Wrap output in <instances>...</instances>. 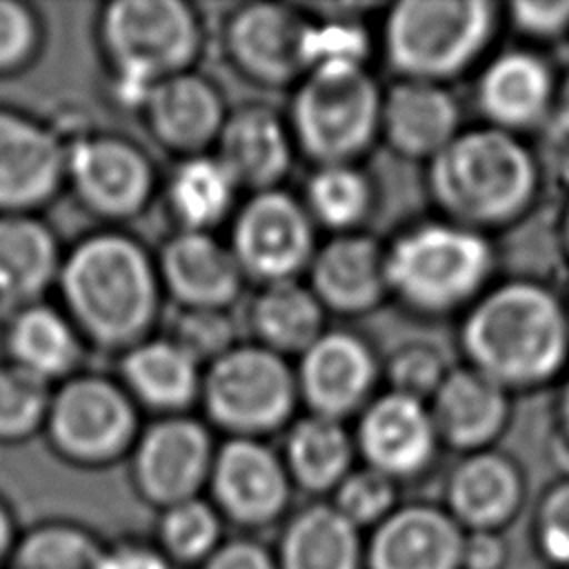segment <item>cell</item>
<instances>
[{"mask_svg":"<svg viewBox=\"0 0 569 569\" xmlns=\"http://www.w3.org/2000/svg\"><path fill=\"white\" fill-rule=\"evenodd\" d=\"M465 365L511 396L560 380L569 367V309L545 282H493L460 322Z\"/></svg>","mask_w":569,"mask_h":569,"instance_id":"1","label":"cell"},{"mask_svg":"<svg viewBox=\"0 0 569 569\" xmlns=\"http://www.w3.org/2000/svg\"><path fill=\"white\" fill-rule=\"evenodd\" d=\"M545 171L522 136L489 124L462 129L429 160L431 198L460 227L491 238L536 207Z\"/></svg>","mask_w":569,"mask_h":569,"instance_id":"2","label":"cell"},{"mask_svg":"<svg viewBox=\"0 0 569 569\" xmlns=\"http://www.w3.org/2000/svg\"><path fill=\"white\" fill-rule=\"evenodd\" d=\"M489 236L451 220L402 233L385 253V278L402 302L427 316L467 311L496 280Z\"/></svg>","mask_w":569,"mask_h":569,"instance_id":"3","label":"cell"},{"mask_svg":"<svg viewBox=\"0 0 569 569\" xmlns=\"http://www.w3.org/2000/svg\"><path fill=\"white\" fill-rule=\"evenodd\" d=\"M64 298L82 327L118 345L142 333L153 316L156 284L142 249L122 236H93L62 269Z\"/></svg>","mask_w":569,"mask_h":569,"instance_id":"4","label":"cell"},{"mask_svg":"<svg viewBox=\"0 0 569 569\" xmlns=\"http://www.w3.org/2000/svg\"><path fill=\"white\" fill-rule=\"evenodd\" d=\"M500 20L491 0H405L387 16V56L407 80L442 84L489 51Z\"/></svg>","mask_w":569,"mask_h":569,"instance_id":"5","label":"cell"},{"mask_svg":"<svg viewBox=\"0 0 569 569\" xmlns=\"http://www.w3.org/2000/svg\"><path fill=\"white\" fill-rule=\"evenodd\" d=\"M382 102L362 69L311 71L293 102L302 147L327 164H342L371 140Z\"/></svg>","mask_w":569,"mask_h":569,"instance_id":"6","label":"cell"},{"mask_svg":"<svg viewBox=\"0 0 569 569\" xmlns=\"http://www.w3.org/2000/svg\"><path fill=\"white\" fill-rule=\"evenodd\" d=\"M104 42L118 71L151 82L176 76L193 56L198 29L191 11L176 0H120L102 22Z\"/></svg>","mask_w":569,"mask_h":569,"instance_id":"7","label":"cell"},{"mask_svg":"<svg viewBox=\"0 0 569 569\" xmlns=\"http://www.w3.org/2000/svg\"><path fill=\"white\" fill-rule=\"evenodd\" d=\"M204 398L216 422L253 433L280 425L293 405V376L276 351L242 347L213 360Z\"/></svg>","mask_w":569,"mask_h":569,"instance_id":"8","label":"cell"},{"mask_svg":"<svg viewBox=\"0 0 569 569\" xmlns=\"http://www.w3.org/2000/svg\"><path fill=\"white\" fill-rule=\"evenodd\" d=\"M560 73L533 47H511L493 53L476 80V107L482 124L527 136L547 129Z\"/></svg>","mask_w":569,"mask_h":569,"instance_id":"9","label":"cell"},{"mask_svg":"<svg viewBox=\"0 0 569 569\" xmlns=\"http://www.w3.org/2000/svg\"><path fill=\"white\" fill-rule=\"evenodd\" d=\"M47 425L53 445L67 458L100 465L129 445L133 411L107 380L78 378L49 402Z\"/></svg>","mask_w":569,"mask_h":569,"instance_id":"10","label":"cell"},{"mask_svg":"<svg viewBox=\"0 0 569 569\" xmlns=\"http://www.w3.org/2000/svg\"><path fill=\"white\" fill-rule=\"evenodd\" d=\"M465 536L442 505H398L365 538V569H462Z\"/></svg>","mask_w":569,"mask_h":569,"instance_id":"11","label":"cell"},{"mask_svg":"<svg viewBox=\"0 0 569 569\" xmlns=\"http://www.w3.org/2000/svg\"><path fill=\"white\" fill-rule=\"evenodd\" d=\"M527 502V478L498 449L465 453L445 482V509L467 531L505 533Z\"/></svg>","mask_w":569,"mask_h":569,"instance_id":"12","label":"cell"},{"mask_svg":"<svg viewBox=\"0 0 569 569\" xmlns=\"http://www.w3.org/2000/svg\"><path fill=\"white\" fill-rule=\"evenodd\" d=\"M311 256V229L298 202L280 191L249 200L233 229V258L240 269L278 282L289 280Z\"/></svg>","mask_w":569,"mask_h":569,"instance_id":"13","label":"cell"},{"mask_svg":"<svg viewBox=\"0 0 569 569\" xmlns=\"http://www.w3.org/2000/svg\"><path fill=\"white\" fill-rule=\"evenodd\" d=\"M211 493L220 516L244 527L273 522L289 502L287 467L260 442L231 440L211 462Z\"/></svg>","mask_w":569,"mask_h":569,"instance_id":"14","label":"cell"},{"mask_svg":"<svg viewBox=\"0 0 569 569\" xmlns=\"http://www.w3.org/2000/svg\"><path fill=\"white\" fill-rule=\"evenodd\" d=\"M207 431L191 420L173 418L153 425L138 442L133 478L140 493L162 509L198 498L211 473Z\"/></svg>","mask_w":569,"mask_h":569,"instance_id":"15","label":"cell"},{"mask_svg":"<svg viewBox=\"0 0 569 569\" xmlns=\"http://www.w3.org/2000/svg\"><path fill=\"white\" fill-rule=\"evenodd\" d=\"M358 442L369 467L393 482L425 473L440 447L429 407L396 391L365 411Z\"/></svg>","mask_w":569,"mask_h":569,"instance_id":"16","label":"cell"},{"mask_svg":"<svg viewBox=\"0 0 569 569\" xmlns=\"http://www.w3.org/2000/svg\"><path fill=\"white\" fill-rule=\"evenodd\" d=\"M440 445L462 453L496 449L513 416V396L462 365L449 369L429 407Z\"/></svg>","mask_w":569,"mask_h":569,"instance_id":"17","label":"cell"},{"mask_svg":"<svg viewBox=\"0 0 569 569\" xmlns=\"http://www.w3.org/2000/svg\"><path fill=\"white\" fill-rule=\"evenodd\" d=\"M62 173L60 142L38 122L0 109V216L47 200Z\"/></svg>","mask_w":569,"mask_h":569,"instance_id":"18","label":"cell"},{"mask_svg":"<svg viewBox=\"0 0 569 569\" xmlns=\"http://www.w3.org/2000/svg\"><path fill=\"white\" fill-rule=\"evenodd\" d=\"M67 164L78 193L100 213L127 216L149 193V164L122 140H80L71 147Z\"/></svg>","mask_w":569,"mask_h":569,"instance_id":"19","label":"cell"},{"mask_svg":"<svg viewBox=\"0 0 569 569\" xmlns=\"http://www.w3.org/2000/svg\"><path fill=\"white\" fill-rule=\"evenodd\" d=\"M380 120L389 142L409 158L431 160L462 131L451 91L422 80L396 84L385 98Z\"/></svg>","mask_w":569,"mask_h":569,"instance_id":"20","label":"cell"},{"mask_svg":"<svg viewBox=\"0 0 569 569\" xmlns=\"http://www.w3.org/2000/svg\"><path fill=\"white\" fill-rule=\"evenodd\" d=\"M373 380L369 349L349 333L318 336L300 362V389L316 416L338 418L351 411Z\"/></svg>","mask_w":569,"mask_h":569,"instance_id":"21","label":"cell"},{"mask_svg":"<svg viewBox=\"0 0 569 569\" xmlns=\"http://www.w3.org/2000/svg\"><path fill=\"white\" fill-rule=\"evenodd\" d=\"M278 569H365V538L331 505H309L284 525Z\"/></svg>","mask_w":569,"mask_h":569,"instance_id":"22","label":"cell"},{"mask_svg":"<svg viewBox=\"0 0 569 569\" xmlns=\"http://www.w3.org/2000/svg\"><path fill=\"white\" fill-rule=\"evenodd\" d=\"M162 273L169 289L193 309L229 302L240 284V264L233 253L211 236L191 229L162 249Z\"/></svg>","mask_w":569,"mask_h":569,"instance_id":"23","label":"cell"},{"mask_svg":"<svg viewBox=\"0 0 569 569\" xmlns=\"http://www.w3.org/2000/svg\"><path fill=\"white\" fill-rule=\"evenodd\" d=\"M302 27L284 7L249 4L231 22V51L244 71L271 82L287 80L302 67Z\"/></svg>","mask_w":569,"mask_h":569,"instance_id":"24","label":"cell"},{"mask_svg":"<svg viewBox=\"0 0 569 569\" xmlns=\"http://www.w3.org/2000/svg\"><path fill=\"white\" fill-rule=\"evenodd\" d=\"M311 271L318 298L338 311H362L387 287L385 256L362 236H340L325 244Z\"/></svg>","mask_w":569,"mask_h":569,"instance_id":"25","label":"cell"},{"mask_svg":"<svg viewBox=\"0 0 569 569\" xmlns=\"http://www.w3.org/2000/svg\"><path fill=\"white\" fill-rule=\"evenodd\" d=\"M236 184L267 189L289 167V142L278 118L251 107L236 113L220 131V158Z\"/></svg>","mask_w":569,"mask_h":569,"instance_id":"26","label":"cell"},{"mask_svg":"<svg viewBox=\"0 0 569 569\" xmlns=\"http://www.w3.org/2000/svg\"><path fill=\"white\" fill-rule=\"evenodd\" d=\"M156 133L173 147L193 149L222 129L216 91L200 78L176 73L160 80L147 100Z\"/></svg>","mask_w":569,"mask_h":569,"instance_id":"27","label":"cell"},{"mask_svg":"<svg viewBox=\"0 0 569 569\" xmlns=\"http://www.w3.org/2000/svg\"><path fill=\"white\" fill-rule=\"evenodd\" d=\"M56 269L51 233L27 213L0 216V300L31 302Z\"/></svg>","mask_w":569,"mask_h":569,"instance_id":"28","label":"cell"},{"mask_svg":"<svg viewBox=\"0 0 569 569\" xmlns=\"http://www.w3.org/2000/svg\"><path fill=\"white\" fill-rule=\"evenodd\" d=\"M351 442L338 420L311 416L300 420L287 442V473L307 491L336 489L349 473Z\"/></svg>","mask_w":569,"mask_h":569,"instance_id":"29","label":"cell"},{"mask_svg":"<svg viewBox=\"0 0 569 569\" xmlns=\"http://www.w3.org/2000/svg\"><path fill=\"white\" fill-rule=\"evenodd\" d=\"M9 362L40 376L67 371L78 353L71 327L49 307L27 305L7 329Z\"/></svg>","mask_w":569,"mask_h":569,"instance_id":"30","label":"cell"},{"mask_svg":"<svg viewBox=\"0 0 569 569\" xmlns=\"http://www.w3.org/2000/svg\"><path fill=\"white\" fill-rule=\"evenodd\" d=\"M318 298L291 280L269 282L253 302V327L280 351H305L320 331Z\"/></svg>","mask_w":569,"mask_h":569,"instance_id":"31","label":"cell"},{"mask_svg":"<svg viewBox=\"0 0 569 569\" xmlns=\"http://www.w3.org/2000/svg\"><path fill=\"white\" fill-rule=\"evenodd\" d=\"M124 376L133 391L156 407H182L196 391V360L171 340L136 347L124 358Z\"/></svg>","mask_w":569,"mask_h":569,"instance_id":"32","label":"cell"},{"mask_svg":"<svg viewBox=\"0 0 569 569\" xmlns=\"http://www.w3.org/2000/svg\"><path fill=\"white\" fill-rule=\"evenodd\" d=\"M107 545L69 522H42L18 533L4 569H102Z\"/></svg>","mask_w":569,"mask_h":569,"instance_id":"33","label":"cell"},{"mask_svg":"<svg viewBox=\"0 0 569 569\" xmlns=\"http://www.w3.org/2000/svg\"><path fill=\"white\" fill-rule=\"evenodd\" d=\"M220 511L200 498L167 507L158 522V547L180 567L202 565L222 545Z\"/></svg>","mask_w":569,"mask_h":569,"instance_id":"34","label":"cell"},{"mask_svg":"<svg viewBox=\"0 0 569 569\" xmlns=\"http://www.w3.org/2000/svg\"><path fill=\"white\" fill-rule=\"evenodd\" d=\"M236 180L220 160L191 158L173 176L171 204L191 231H202L224 216Z\"/></svg>","mask_w":569,"mask_h":569,"instance_id":"35","label":"cell"},{"mask_svg":"<svg viewBox=\"0 0 569 569\" xmlns=\"http://www.w3.org/2000/svg\"><path fill=\"white\" fill-rule=\"evenodd\" d=\"M49 409L44 378L13 365H0V440L29 436Z\"/></svg>","mask_w":569,"mask_h":569,"instance_id":"36","label":"cell"},{"mask_svg":"<svg viewBox=\"0 0 569 569\" xmlns=\"http://www.w3.org/2000/svg\"><path fill=\"white\" fill-rule=\"evenodd\" d=\"M333 491L331 507L360 531L373 529L398 507L396 482L371 467L349 471Z\"/></svg>","mask_w":569,"mask_h":569,"instance_id":"37","label":"cell"},{"mask_svg":"<svg viewBox=\"0 0 569 569\" xmlns=\"http://www.w3.org/2000/svg\"><path fill=\"white\" fill-rule=\"evenodd\" d=\"M367 200L365 178L345 164H327L309 182L311 211L331 227H349L360 220Z\"/></svg>","mask_w":569,"mask_h":569,"instance_id":"38","label":"cell"},{"mask_svg":"<svg viewBox=\"0 0 569 569\" xmlns=\"http://www.w3.org/2000/svg\"><path fill=\"white\" fill-rule=\"evenodd\" d=\"M367 33L351 22L305 24L300 36V62L311 71L362 69Z\"/></svg>","mask_w":569,"mask_h":569,"instance_id":"39","label":"cell"},{"mask_svg":"<svg viewBox=\"0 0 569 569\" xmlns=\"http://www.w3.org/2000/svg\"><path fill=\"white\" fill-rule=\"evenodd\" d=\"M531 545L549 569H569V478L553 480L536 500Z\"/></svg>","mask_w":569,"mask_h":569,"instance_id":"40","label":"cell"},{"mask_svg":"<svg viewBox=\"0 0 569 569\" xmlns=\"http://www.w3.org/2000/svg\"><path fill=\"white\" fill-rule=\"evenodd\" d=\"M505 11L511 31L533 49L569 36V0H513Z\"/></svg>","mask_w":569,"mask_h":569,"instance_id":"41","label":"cell"},{"mask_svg":"<svg viewBox=\"0 0 569 569\" xmlns=\"http://www.w3.org/2000/svg\"><path fill=\"white\" fill-rule=\"evenodd\" d=\"M442 356L427 345H411L398 351L389 365V378L396 393L425 402L431 400L447 376Z\"/></svg>","mask_w":569,"mask_h":569,"instance_id":"42","label":"cell"},{"mask_svg":"<svg viewBox=\"0 0 569 569\" xmlns=\"http://www.w3.org/2000/svg\"><path fill=\"white\" fill-rule=\"evenodd\" d=\"M231 338V325L216 309H191L189 313L178 318L176 340L182 351H187L193 360L200 356L220 358L227 351Z\"/></svg>","mask_w":569,"mask_h":569,"instance_id":"43","label":"cell"},{"mask_svg":"<svg viewBox=\"0 0 569 569\" xmlns=\"http://www.w3.org/2000/svg\"><path fill=\"white\" fill-rule=\"evenodd\" d=\"M36 22L29 9L13 0H0V73L22 67L33 51Z\"/></svg>","mask_w":569,"mask_h":569,"instance_id":"44","label":"cell"},{"mask_svg":"<svg viewBox=\"0 0 569 569\" xmlns=\"http://www.w3.org/2000/svg\"><path fill=\"white\" fill-rule=\"evenodd\" d=\"M200 569H278L273 551L253 538H231L200 565Z\"/></svg>","mask_w":569,"mask_h":569,"instance_id":"45","label":"cell"},{"mask_svg":"<svg viewBox=\"0 0 569 569\" xmlns=\"http://www.w3.org/2000/svg\"><path fill=\"white\" fill-rule=\"evenodd\" d=\"M102 569H180L158 545L122 540L107 545Z\"/></svg>","mask_w":569,"mask_h":569,"instance_id":"46","label":"cell"},{"mask_svg":"<svg viewBox=\"0 0 569 569\" xmlns=\"http://www.w3.org/2000/svg\"><path fill=\"white\" fill-rule=\"evenodd\" d=\"M509 553L505 533L471 531L465 536L462 569H505L509 565Z\"/></svg>","mask_w":569,"mask_h":569,"instance_id":"47","label":"cell"},{"mask_svg":"<svg viewBox=\"0 0 569 569\" xmlns=\"http://www.w3.org/2000/svg\"><path fill=\"white\" fill-rule=\"evenodd\" d=\"M558 142L569 144V69L560 73L558 80V91H556V102H553V113L547 127Z\"/></svg>","mask_w":569,"mask_h":569,"instance_id":"48","label":"cell"},{"mask_svg":"<svg viewBox=\"0 0 569 569\" xmlns=\"http://www.w3.org/2000/svg\"><path fill=\"white\" fill-rule=\"evenodd\" d=\"M18 531H16V522H13V513L7 507V502L0 498V569H4L9 553L16 545Z\"/></svg>","mask_w":569,"mask_h":569,"instance_id":"49","label":"cell"},{"mask_svg":"<svg viewBox=\"0 0 569 569\" xmlns=\"http://www.w3.org/2000/svg\"><path fill=\"white\" fill-rule=\"evenodd\" d=\"M551 467L558 471V478H569V438L553 429L547 447Z\"/></svg>","mask_w":569,"mask_h":569,"instance_id":"50","label":"cell"},{"mask_svg":"<svg viewBox=\"0 0 569 569\" xmlns=\"http://www.w3.org/2000/svg\"><path fill=\"white\" fill-rule=\"evenodd\" d=\"M560 387H558V396H556V425L553 429L562 436L569 438V369L565 371V376L558 380Z\"/></svg>","mask_w":569,"mask_h":569,"instance_id":"51","label":"cell"},{"mask_svg":"<svg viewBox=\"0 0 569 569\" xmlns=\"http://www.w3.org/2000/svg\"><path fill=\"white\" fill-rule=\"evenodd\" d=\"M558 231H560L562 251H565V256H567V260H569V198L565 200V207H562V211H560V227H558Z\"/></svg>","mask_w":569,"mask_h":569,"instance_id":"52","label":"cell"},{"mask_svg":"<svg viewBox=\"0 0 569 569\" xmlns=\"http://www.w3.org/2000/svg\"><path fill=\"white\" fill-rule=\"evenodd\" d=\"M567 309H569V305H567Z\"/></svg>","mask_w":569,"mask_h":569,"instance_id":"53","label":"cell"}]
</instances>
